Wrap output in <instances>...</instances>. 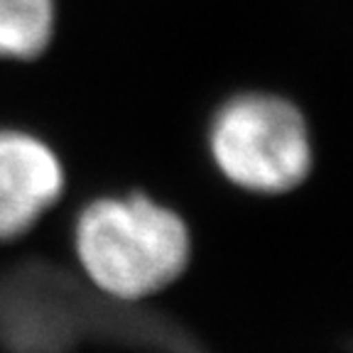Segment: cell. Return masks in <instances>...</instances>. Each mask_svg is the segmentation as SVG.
<instances>
[{
    "mask_svg": "<svg viewBox=\"0 0 353 353\" xmlns=\"http://www.w3.org/2000/svg\"><path fill=\"white\" fill-rule=\"evenodd\" d=\"M74 250L86 280L113 299L138 302L170 287L192 258L176 211L145 194L101 196L79 214Z\"/></svg>",
    "mask_w": 353,
    "mask_h": 353,
    "instance_id": "obj_1",
    "label": "cell"
},
{
    "mask_svg": "<svg viewBox=\"0 0 353 353\" xmlns=\"http://www.w3.org/2000/svg\"><path fill=\"white\" fill-rule=\"evenodd\" d=\"M209 152L221 176L253 194L299 187L312 170V138L302 110L272 94H238L216 110Z\"/></svg>",
    "mask_w": 353,
    "mask_h": 353,
    "instance_id": "obj_2",
    "label": "cell"
},
{
    "mask_svg": "<svg viewBox=\"0 0 353 353\" xmlns=\"http://www.w3.org/2000/svg\"><path fill=\"white\" fill-rule=\"evenodd\" d=\"M59 154L32 132L0 128V243L15 241L59 201Z\"/></svg>",
    "mask_w": 353,
    "mask_h": 353,
    "instance_id": "obj_3",
    "label": "cell"
},
{
    "mask_svg": "<svg viewBox=\"0 0 353 353\" xmlns=\"http://www.w3.org/2000/svg\"><path fill=\"white\" fill-rule=\"evenodd\" d=\"M54 28L57 0H0V59H37Z\"/></svg>",
    "mask_w": 353,
    "mask_h": 353,
    "instance_id": "obj_4",
    "label": "cell"
}]
</instances>
